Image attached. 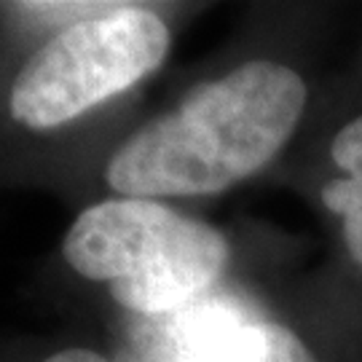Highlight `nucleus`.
Returning <instances> with one entry per match:
<instances>
[{
	"instance_id": "nucleus-1",
	"label": "nucleus",
	"mask_w": 362,
	"mask_h": 362,
	"mask_svg": "<svg viewBox=\"0 0 362 362\" xmlns=\"http://www.w3.org/2000/svg\"><path fill=\"white\" fill-rule=\"evenodd\" d=\"M306 110L293 67L252 59L188 91L116 148L105 180L118 196H209L252 177L279 153Z\"/></svg>"
},
{
	"instance_id": "nucleus-2",
	"label": "nucleus",
	"mask_w": 362,
	"mask_h": 362,
	"mask_svg": "<svg viewBox=\"0 0 362 362\" xmlns=\"http://www.w3.org/2000/svg\"><path fill=\"white\" fill-rule=\"evenodd\" d=\"M62 255L76 274L107 282L124 309L164 314L218 282L228 242L212 226L153 199L118 196L78 215Z\"/></svg>"
},
{
	"instance_id": "nucleus-3",
	"label": "nucleus",
	"mask_w": 362,
	"mask_h": 362,
	"mask_svg": "<svg viewBox=\"0 0 362 362\" xmlns=\"http://www.w3.org/2000/svg\"><path fill=\"white\" fill-rule=\"evenodd\" d=\"M167 54V25L143 6L121 3L107 13L70 22L13 78L11 118L35 132L65 127L151 76Z\"/></svg>"
},
{
	"instance_id": "nucleus-4",
	"label": "nucleus",
	"mask_w": 362,
	"mask_h": 362,
	"mask_svg": "<svg viewBox=\"0 0 362 362\" xmlns=\"http://www.w3.org/2000/svg\"><path fill=\"white\" fill-rule=\"evenodd\" d=\"M180 362H317L306 344L276 322H220L191 341Z\"/></svg>"
},
{
	"instance_id": "nucleus-5",
	"label": "nucleus",
	"mask_w": 362,
	"mask_h": 362,
	"mask_svg": "<svg viewBox=\"0 0 362 362\" xmlns=\"http://www.w3.org/2000/svg\"><path fill=\"white\" fill-rule=\"evenodd\" d=\"M330 158L344 177L322 188V204L344 220V239L362 266V116L349 121L330 145Z\"/></svg>"
},
{
	"instance_id": "nucleus-6",
	"label": "nucleus",
	"mask_w": 362,
	"mask_h": 362,
	"mask_svg": "<svg viewBox=\"0 0 362 362\" xmlns=\"http://www.w3.org/2000/svg\"><path fill=\"white\" fill-rule=\"evenodd\" d=\"M43 362H107L103 354H97V351H89V349H65V351H57L52 354L49 360Z\"/></svg>"
}]
</instances>
